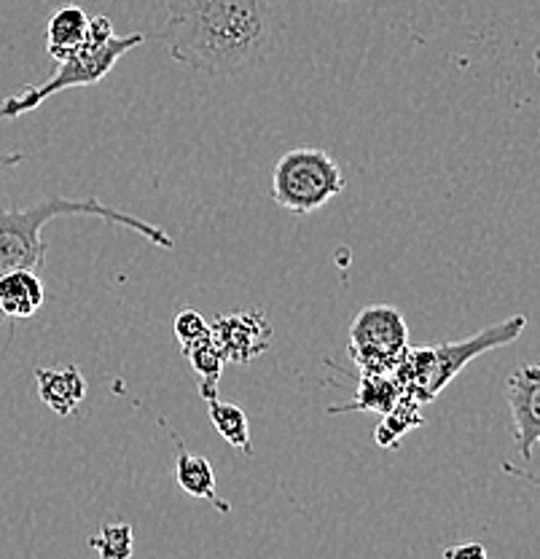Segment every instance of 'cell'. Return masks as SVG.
Returning a JSON list of instances; mask_svg holds the SVG:
<instances>
[{
    "label": "cell",
    "mask_w": 540,
    "mask_h": 559,
    "mask_svg": "<svg viewBox=\"0 0 540 559\" xmlns=\"http://www.w3.org/2000/svg\"><path fill=\"white\" fill-rule=\"evenodd\" d=\"M38 399L49 406L55 415L71 417L86 399V377L79 366H57V369H36Z\"/></svg>",
    "instance_id": "cell-9"
},
{
    "label": "cell",
    "mask_w": 540,
    "mask_h": 559,
    "mask_svg": "<svg viewBox=\"0 0 540 559\" xmlns=\"http://www.w3.org/2000/svg\"><path fill=\"white\" fill-rule=\"evenodd\" d=\"M404 390L396 380V374H360V388L356 393V401L345 406H331V415L339 412H391L398 404Z\"/></svg>",
    "instance_id": "cell-13"
},
{
    "label": "cell",
    "mask_w": 540,
    "mask_h": 559,
    "mask_svg": "<svg viewBox=\"0 0 540 559\" xmlns=\"http://www.w3.org/2000/svg\"><path fill=\"white\" fill-rule=\"evenodd\" d=\"M525 314H511V318L490 325V329H481L479 334L468 336V340L409 347L393 374H396L404 395H411L420 406L431 404L439 399L441 390L449 388V382L466 369L470 360L490 353V349L511 345L525 334Z\"/></svg>",
    "instance_id": "cell-3"
},
{
    "label": "cell",
    "mask_w": 540,
    "mask_h": 559,
    "mask_svg": "<svg viewBox=\"0 0 540 559\" xmlns=\"http://www.w3.org/2000/svg\"><path fill=\"white\" fill-rule=\"evenodd\" d=\"M441 559H490L487 555V546L479 544V540H470V544H457L444 549Z\"/></svg>",
    "instance_id": "cell-19"
},
{
    "label": "cell",
    "mask_w": 540,
    "mask_h": 559,
    "mask_svg": "<svg viewBox=\"0 0 540 559\" xmlns=\"http://www.w3.org/2000/svg\"><path fill=\"white\" fill-rule=\"evenodd\" d=\"M409 349V329L396 307L371 305L350 325V358L360 374H391Z\"/></svg>",
    "instance_id": "cell-6"
},
{
    "label": "cell",
    "mask_w": 540,
    "mask_h": 559,
    "mask_svg": "<svg viewBox=\"0 0 540 559\" xmlns=\"http://www.w3.org/2000/svg\"><path fill=\"white\" fill-rule=\"evenodd\" d=\"M62 215H84V218H103L108 224L127 226L137 231L156 248L172 250L176 242L161 226L148 224L137 215L121 213V210L103 205L100 200H65V197H46V200L33 202L27 207L0 210V277L16 270L40 272L46 264V242L40 237L49 221L62 218Z\"/></svg>",
    "instance_id": "cell-2"
},
{
    "label": "cell",
    "mask_w": 540,
    "mask_h": 559,
    "mask_svg": "<svg viewBox=\"0 0 540 559\" xmlns=\"http://www.w3.org/2000/svg\"><path fill=\"white\" fill-rule=\"evenodd\" d=\"M207 415H211L213 428L218 430L220 439L229 447H235L237 452L253 454V439H251V423H248V415L242 406L229 404V401H205Z\"/></svg>",
    "instance_id": "cell-15"
},
{
    "label": "cell",
    "mask_w": 540,
    "mask_h": 559,
    "mask_svg": "<svg viewBox=\"0 0 540 559\" xmlns=\"http://www.w3.org/2000/svg\"><path fill=\"white\" fill-rule=\"evenodd\" d=\"M183 358L189 360L191 371H194L196 380H200V395H202V399H205V401L218 399L220 374H224V366H229V364H226L224 353H220L216 340L207 334L205 340L194 342V345H185L183 347Z\"/></svg>",
    "instance_id": "cell-14"
},
{
    "label": "cell",
    "mask_w": 540,
    "mask_h": 559,
    "mask_svg": "<svg viewBox=\"0 0 540 559\" xmlns=\"http://www.w3.org/2000/svg\"><path fill=\"white\" fill-rule=\"evenodd\" d=\"M207 334H211V323H207L200 312L183 310L176 314V336H178L180 347L194 345V342L205 340Z\"/></svg>",
    "instance_id": "cell-18"
},
{
    "label": "cell",
    "mask_w": 540,
    "mask_h": 559,
    "mask_svg": "<svg viewBox=\"0 0 540 559\" xmlns=\"http://www.w3.org/2000/svg\"><path fill=\"white\" fill-rule=\"evenodd\" d=\"M511 423H514V444L525 460L540 447V366L521 364L505 380Z\"/></svg>",
    "instance_id": "cell-7"
},
{
    "label": "cell",
    "mask_w": 540,
    "mask_h": 559,
    "mask_svg": "<svg viewBox=\"0 0 540 559\" xmlns=\"http://www.w3.org/2000/svg\"><path fill=\"white\" fill-rule=\"evenodd\" d=\"M536 73H538V79H540V57H536Z\"/></svg>",
    "instance_id": "cell-21"
},
{
    "label": "cell",
    "mask_w": 540,
    "mask_h": 559,
    "mask_svg": "<svg viewBox=\"0 0 540 559\" xmlns=\"http://www.w3.org/2000/svg\"><path fill=\"white\" fill-rule=\"evenodd\" d=\"M417 409H420V404H417L411 395H400L398 404L393 406L391 412H385V419H382V425L376 428V436H374L376 444L391 450V447H396L411 428L425 423V417H422Z\"/></svg>",
    "instance_id": "cell-16"
},
{
    "label": "cell",
    "mask_w": 540,
    "mask_h": 559,
    "mask_svg": "<svg viewBox=\"0 0 540 559\" xmlns=\"http://www.w3.org/2000/svg\"><path fill=\"white\" fill-rule=\"evenodd\" d=\"M86 27H89V14L81 5H62L51 14L49 25H46V51L55 62L71 57L86 38Z\"/></svg>",
    "instance_id": "cell-12"
},
{
    "label": "cell",
    "mask_w": 540,
    "mask_h": 559,
    "mask_svg": "<svg viewBox=\"0 0 540 559\" xmlns=\"http://www.w3.org/2000/svg\"><path fill=\"white\" fill-rule=\"evenodd\" d=\"M161 425L170 430V439L176 441V447H178V457H176L178 487L183 489L185 495H191V498L211 500V503L216 506L220 514H229L231 506L226 503V500H220L218 492H216V471H213L211 460L202 457V454H194V452L185 450L183 441L178 439L176 430H172L170 425L165 423V419H161Z\"/></svg>",
    "instance_id": "cell-10"
},
{
    "label": "cell",
    "mask_w": 540,
    "mask_h": 559,
    "mask_svg": "<svg viewBox=\"0 0 540 559\" xmlns=\"http://www.w3.org/2000/svg\"><path fill=\"white\" fill-rule=\"evenodd\" d=\"M503 471H505V474H508V476H516V479H525V481H530V485L540 487V476H536V474H527V471L516 468L514 463H503Z\"/></svg>",
    "instance_id": "cell-20"
},
{
    "label": "cell",
    "mask_w": 540,
    "mask_h": 559,
    "mask_svg": "<svg viewBox=\"0 0 540 559\" xmlns=\"http://www.w3.org/2000/svg\"><path fill=\"white\" fill-rule=\"evenodd\" d=\"M211 336L224 353L226 364H251L272 347L275 329L261 310L220 314L211 323Z\"/></svg>",
    "instance_id": "cell-8"
},
{
    "label": "cell",
    "mask_w": 540,
    "mask_h": 559,
    "mask_svg": "<svg viewBox=\"0 0 540 559\" xmlns=\"http://www.w3.org/2000/svg\"><path fill=\"white\" fill-rule=\"evenodd\" d=\"M145 44L143 33H132L119 38L113 33L108 16H89V27H86V38L71 57L57 62L55 73L44 81V84L27 86L20 95H11L0 103V119H20V116L36 110L40 103L49 100L57 92L73 90V86H89L100 84L103 79L116 68V62L127 55V51L137 49Z\"/></svg>",
    "instance_id": "cell-4"
},
{
    "label": "cell",
    "mask_w": 540,
    "mask_h": 559,
    "mask_svg": "<svg viewBox=\"0 0 540 559\" xmlns=\"http://www.w3.org/2000/svg\"><path fill=\"white\" fill-rule=\"evenodd\" d=\"M44 301L46 290L38 272L16 270L0 277V323L33 318L44 307Z\"/></svg>",
    "instance_id": "cell-11"
},
{
    "label": "cell",
    "mask_w": 540,
    "mask_h": 559,
    "mask_svg": "<svg viewBox=\"0 0 540 559\" xmlns=\"http://www.w3.org/2000/svg\"><path fill=\"white\" fill-rule=\"evenodd\" d=\"M286 33L280 0H165L156 35L170 57L229 79L269 60Z\"/></svg>",
    "instance_id": "cell-1"
},
{
    "label": "cell",
    "mask_w": 540,
    "mask_h": 559,
    "mask_svg": "<svg viewBox=\"0 0 540 559\" xmlns=\"http://www.w3.org/2000/svg\"><path fill=\"white\" fill-rule=\"evenodd\" d=\"M89 549L97 551L100 559H132L135 551V535H132V524L127 522H110L97 535L89 538Z\"/></svg>",
    "instance_id": "cell-17"
},
{
    "label": "cell",
    "mask_w": 540,
    "mask_h": 559,
    "mask_svg": "<svg viewBox=\"0 0 540 559\" xmlns=\"http://www.w3.org/2000/svg\"><path fill=\"white\" fill-rule=\"evenodd\" d=\"M272 200L293 215H310L345 191L339 162L323 148H290L272 167Z\"/></svg>",
    "instance_id": "cell-5"
}]
</instances>
